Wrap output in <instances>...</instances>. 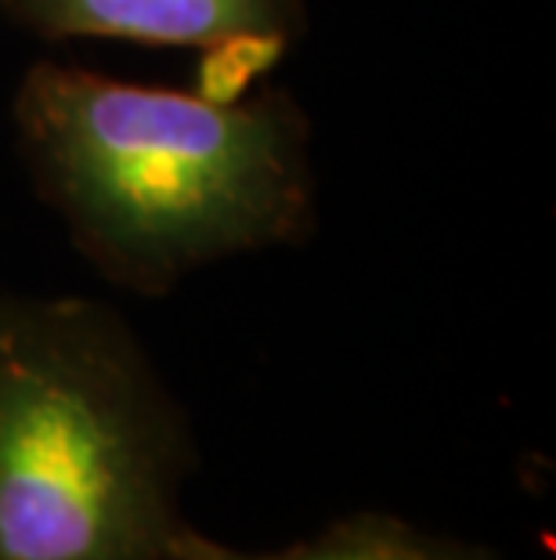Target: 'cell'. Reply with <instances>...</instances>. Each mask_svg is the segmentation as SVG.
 Here are the masks:
<instances>
[{"label":"cell","mask_w":556,"mask_h":560,"mask_svg":"<svg viewBox=\"0 0 556 560\" xmlns=\"http://www.w3.org/2000/svg\"><path fill=\"white\" fill-rule=\"evenodd\" d=\"M15 130L44 202L123 290L159 296L315 232L311 124L286 91L214 98L40 62L19 83Z\"/></svg>","instance_id":"cell-1"},{"label":"cell","mask_w":556,"mask_h":560,"mask_svg":"<svg viewBox=\"0 0 556 560\" xmlns=\"http://www.w3.org/2000/svg\"><path fill=\"white\" fill-rule=\"evenodd\" d=\"M185 409L120 312L0 296V560H174Z\"/></svg>","instance_id":"cell-2"},{"label":"cell","mask_w":556,"mask_h":560,"mask_svg":"<svg viewBox=\"0 0 556 560\" xmlns=\"http://www.w3.org/2000/svg\"><path fill=\"white\" fill-rule=\"evenodd\" d=\"M19 30L47 40L113 37L203 51V94L242 88L304 33V0H0Z\"/></svg>","instance_id":"cell-3"},{"label":"cell","mask_w":556,"mask_h":560,"mask_svg":"<svg viewBox=\"0 0 556 560\" xmlns=\"http://www.w3.org/2000/svg\"><path fill=\"white\" fill-rule=\"evenodd\" d=\"M174 560H502L492 546L448 539L427 528H416L394 514H351L329 524L315 539L282 546V550H235L228 542L210 539L192 528Z\"/></svg>","instance_id":"cell-4"}]
</instances>
